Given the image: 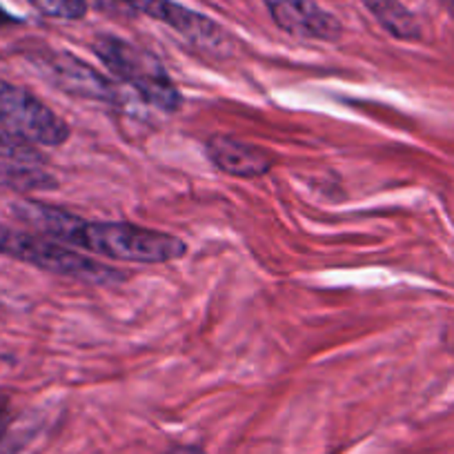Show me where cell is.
<instances>
[{"label": "cell", "mask_w": 454, "mask_h": 454, "mask_svg": "<svg viewBox=\"0 0 454 454\" xmlns=\"http://www.w3.org/2000/svg\"><path fill=\"white\" fill-rule=\"evenodd\" d=\"M12 212L27 225L51 241L69 243L74 247L91 252L109 261H129V263H169L187 254V246L172 234L156 232L132 223H90L74 214L56 209L38 200H19Z\"/></svg>", "instance_id": "cell-1"}, {"label": "cell", "mask_w": 454, "mask_h": 454, "mask_svg": "<svg viewBox=\"0 0 454 454\" xmlns=\"http://www.w3.org/2000/svg\"><path fill=\"white\" fill-rule=\"evenodd\" d=\"M94 54L107 65L114 76H119L121 81L134 87L138 96L152 107L168 114L181 109V91L176 90L174 81L154 54L112 34L96 38Z\"/></svg>", "instance_id": "cell-2"}, {"label": "cell", "mask_w": 454, "mask_h": 454, "mask_svg": "<svg viewBox=\"0 0 454 454\" xmlns=\"http://www.w3.org/2000/svg\"><path fill=\"white\" fill-rule=\"evenodd\" d=\"M0 254L23 261V263L43 270V272L85 283H98V286L119 283L121 278H125L121 270L96 263L94 259H87L72 247L60 246L59 241L38 237V234L20 232V230H12L5 225H0Z\"/></svg>", "instance_id": "cell-3"}, {"label": "cell", "mask_w": 454, "mask_h": 454, "mask_svg": "<svg viewBox=\"0 0 454 454\" xmlns=\"http://www.w3.org/2000/svg\"><path fill=\"white\" fill-rule=\"evenodd\" d=\"M0 129L32 145L59 147L69 138V128L25 87L0 81Z\"/></svg>", "instance_id": "cell-4"}, {"label": "cell", "mask_w": 454, "mask_h": 454, "mask_svg": "<svg viewBox=\"0 0 454 454\" xmlns=\"http://www.w3.org/2000/svg\"><path fill=\"white\" fill-rule=\"evenodd\" d=\"M112 3H119L128 10L141 12L143 16H150V19L168 25L196 50H203L212 56L232 54V36L216 20L194 10H187L181 3H174V0H112Z\"/></svg>", "instance_id": "cell-5"}, {"label": "cell", "mask_w": 454, "mask_h": 454, "mask_svg": "<svg viewBox=\"0 0 454 454\" xmlns=\"http://www.w3.org/2000/svg\"><path fill=\"white\" fill-rule=\"evenodd\" d=\"M270 16L283 32L308 41L336 43L343 36L339 19L318 7L314 0H263Z\"/></svg>", "instance_id": "cell-6"}, {"label": "cell", "mask_w": 454, "mask_h": 454, "mask_svg": "<svg viewBox=\"0 0 454 454\" xmlns=\"http://www.w3.org/2000/svg\"><path fill=\"white\" fill-rule=\"evenodd\" d=\"M207 159L227 176L259 178L274 168V156L259 145L234 137H212L205 143Z\"/></svg>", "instance_id": "cell-7"}, {"label": "cell", "mask_w": 454, "mask_h": 454, "mask_svg": "<svg viewBox=\"0 0 454 454\" xmlns=\"http://www.w3.org/2000/svg\"><path fill=\"white\" fill-rule=\"evenodd\" d=\"M361 3L390 36L399 38V41H419L421 38V27H419L417 19L401 0H361Z\"/></svg>", "instance_id": "cell-8"}, {"label": "cell", "mask_w": 454, "mask_h": 454, "mask_svg": "<svg viewBox=\"0 0 454 454\" xmlns=\"http://www.w3.org/2000/svg\"><path fill=\"white\" fill-rule=\"evenodd\" d=\"M51 69L59 74L60 82H65V90L78 91L82 96H94V98H103L109 94L107 82L72 56H63L59 63H51Z\"/></svg>", "instance_id": "cell-9"}, {"label": "cell", "mask_w": 454, "mask_h": 454, "mask_svg": "<svg viewBox=\"0 0 454 454\" xmlns=\"http://www.w3.org/2000/svg\"><path fill=\"white\" fill-rule=\"evenodd\" d=\"M56 181L51 174L34 168V165L10 163V160H0V187H10L19 192L32 190H50Z\"/></svg>", "instance_id": "cell-10"}, {"label": "cell", "mask_w": 454, "mask_h": 454, "mask_svg": "<svg viewBox=\"0 0 454 454\" xmlns=\"http://www.w3.org/2000/svg\"><path fill=\"white\" fill-rule=\"evenodd\" d=\"M0 160H10V163L23 165H38L43 163V156L32 143H25L20 138L12 137L10 132L0 129Z\"/></svg>", "instance_id": "cell-11"}, {"label": "cell", "mask_w": 454, "mask_h": 454, "mask_svg": "<svg viewBox=\"0 0 454 454\" xmlns=\"http://www.w3.org/2000/svg\"><path fill=\"white\" fill-rule=\"evenodd\" d=\"M27 3L47 19L81 20L87 14L85 0H27Z\"/></svg>", "instance_id": "cell-12"}, {"label": "cell", "mask_w": 454, "mask_h": 454, "mask_svg": "<svg viewBox=\"0 0 454 454\" xmlns=\"http://www.w3.org/2000/svg\"><path fill=\"white\" fill-rule=\"evenodd\" d=\"M163 454H205L200 448H194V445H176V448H169L168 452Z\"/></svg>", "instance_id": "cell-13"}, {"label": "cell", "mask_w": 454, "mask_h": 454, "mask_svg": "<svg viewBox=\"0 0 454 454\" xmlns=\"http://www.w3.org/2000/svg\"><path fill=\"white\" fill-rule=\"evenodd\" d=\"M7 405H10L7 403V396L0 395V434H3V430H5V426H7V414H10L7 412V410H10Z\"/></svg>", "instance_id": "cell-14"}, {"label": "cell", "mask_w": 454, "mask_h": 454, "mask_svg": "<svg viewBox=\"0 0 454 454\" xmlns=\"http://www.w3.org/2000/svg\"><path fill=\"white\" fill-rule=\"evenodd\" d=\"M16 19H12L10 14H7L5 10H3V7H0V25H5V23H14Z\"/></svg>", "instance_id": "cell-15"}, {"label": "cell", "mask_w": 454, "mask_h": 454, "mask_svg": "<svg viewBox=\"0 0 454 454\" xmlns=\"http://www.w3.org/2000/svg\"><path fill=\"white\" fill-rule=\"evenodd\" d=\"M450 3H452V7H454V0H450Z\"/></svg>", "instance_id": "cell-16"}]
</instances>
